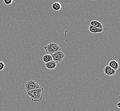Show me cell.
<instances>
[{"label":"cell","instance_id":"cell-8","mask_svg":"<svg viewBox=\"0 0 120 111\" xmlns=\"http://www.w3.org/2000/svg\"><path fill=\"white\" fill-rule=\"evenodd\" d=\"M89 30L90 32L93 33H97L101 32L103 31V29H100L98 28H95L94 27H93L92 26L90 25L89 27Z\"/></svg>","mask_w":120,"mask_h":111},{"label":"cell","instance_id":"cell-3","mask_svg":"<svg viewBox=\"0 0 120 111\" xmlns=\"http://www.w3.org/2000/svg\"><path fill=\"white\" fill-rule=\"evenodd\" d=\"M41 87V86L38 83L33 80H30L25 83V88L26 91L35 90Z\"/></svg>","mask_w":120,"mask_h":111},{"label":"cell","instance_id":"cell-11","mask_svg":"<svg viewBox=\"0 0 120 111\" xmlns=\"http://www.w3.org/2000/svg\"><path fill=\"white\" fill-rule=\"evenodd\" d=\"M42 60L44 61V62L46 63H49L50 61H52V59L51 55L46 54V55H44L43 56Z\"/></svg>","mask_w":120,"mask_h":111},{"label":"cell","instance_id":"cell-13","mask_svg":"<svg viewBox=\"0 0 120 111\" xmlns=\"http://www.w3.org/2000/svg\"><path fill=\"white\" fill-rule=\"evenodd\" d=\"M4 2L6 5L11 4L13 2V0H4Z\"/></svg>","mask_w":120,"mask_h":111},{"label":"cell","instance_id":"cell-9","mask_svg":"<svg viewBox=\"0 0 120 111\" xmlns=\"http://www.w3.org/2000/svg\"><path fill=\"white\" fill-rule=\"evenodd\" d=\"M90 25L95 28L103 29V27L101 22L97 21H90Z\"/></svg>","mask_w":120,"mask_h":111},{"label":"cell","instance_id":"cell-10","mask_svg":"<svg viewBox=\"0 0 120 111\" xmlns=\"http://www.w3.org/2000/svg\"><path fill=\"white\" fill-rule=\"evenodd\" d=\"M52 8L54 10L56 11H60V9H62L61 5L60 3L58 2H56L53 3L52 5Z\"/></svg>","mask_w":120,"mask_h":111},{"label":"cell","instance_id":"cell-2","mask_svg":"<svg viewBox=\"0 0 120 111\" xmlns=\"http://www.w3.org/2000/svg\"><path fill=\"white\" fill-rule=\"evenodd\" d=\"M47 54L52 55L58 51H61V49L60 46L56 43H50L44 48Z\"/></svg>","mask_w":120,"mask_h":111},{"label":"cell","instance_id":"cell-1","mask_svg":"<svg viewBox=\"0 0 120 111\" xmlns=\"http://www.w3.org/2000/svg\"><path fill=\"white\" fill-rule=\"evenodd\" d=\"M44 92L43 88L41 87L38 89L26 91V94L30 97L32 102H40L42 100Z\"/></svg>","mask_w":120,"mask_h":111},{"label":"cell","instance_id":"cell-7","mask_svg":"<svg viewBox=\"0 0 120 111\" xmlns=\"http://www.w3.org/2000/svg\"><path fill=\"white\" fill-rule=\"evenodd\" d=\"M45 66L48 70L54 69L56 67V63L52 60L45 63Z\"/></svg>","mask_w":120,"mask_h":111},{"label":"cell","instance_id":"cell-14","mask_svg":"<svg viewBox=\"0 0 120 111\" xmlns=\"http://www.w3.org/2000/svg\"><path fill=\"white\" fill-rule=\"evenodd\" d=\"M120 102H119L117 104H116V106H117V107H118V108H119V109L120 108Z\"/></svg>","mask_w":120,"mask_h":111},{"label":"cell","instance_id":"cell-5","mask_svg":"<svg viewBox=\"0 0 120 111\" xmlns=\"http://www.w3.org/2000/svg\"><path fill=\"white\" fill-rule=\"evenodd\" d=\"M104 71L105 74L109 76H112L114 75L116 73V71L112 69L108 65H107L104 67Z\"/></svg>","mask_w":120,"mask_h":111},{"label":"cell","instance_id":"cell-12","mask_svg":"<svg viewBox=\"0 0 120 111\" xmlns=\"http://www.w3.org/2000/svg\"><path fill=\"white\" fill-rule=\"evenodd\" d=\"M5 67V65L3 62L0 61V71H2Z\"/></svg>","mask_w":120,"mask_h":111},{"label":"cell","instance_id":"cell-4","mask_svg":"<svg viewBox=\"0 0 120 111\" xmlns=\"http://www.w3.org/2000/svg\"><path fill=\"white\" fill-rule=\"evenodd\" d=\"M51 56L52 60L57 64L62 61L64 57V54L62 51H58L51 55Z\"/></svg>","mask_w":120,"mask_h":111},{"label":"cell","instance_id":"cell-6","mask_svg":"<svg viewBox=\"0 0 120 111\" xmlns=\"http://www.w3.org/2000/svg\"><path fill=\"white\" fill-rule=\"evenodd\" d=\"M108 65L116 71L119 68V64L115 60H111L109 63Z\"/></svg>","mask_w":120,"mask_h":111}]
</instances>
